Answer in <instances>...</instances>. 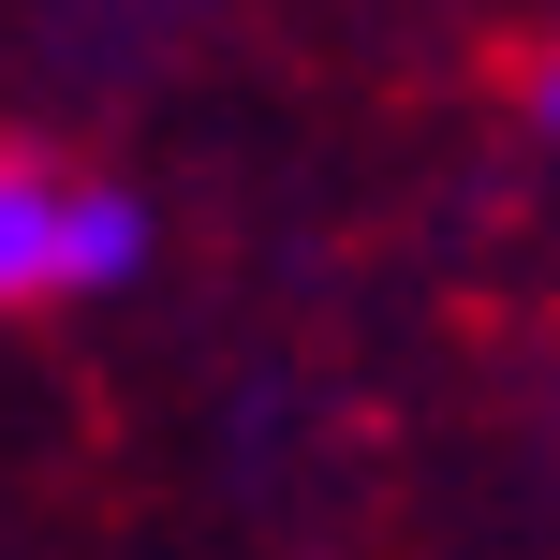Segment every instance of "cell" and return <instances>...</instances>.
Instances as JSON below:
<instances>
[{"mask_svg": "<svg viewBox=\"0 0 560 560\" xmlns=\"http://www.w3.org/2000/svg\"><path fill=\"white\" fill-rule=\"evenodd\" d=\"M487 89H502L516 118H546V133H560V30H532V45H502V59H487Z\"/></svg>", "mask_w": 560, "mask_h": 560, "instance_id": "2", "label": "cell"}, {"mask_svg": "<svg viewBox=\"0 0 560 560\" xmlns=\"http://www.w3.org/2000/svg\"><path fill=\"white\" fill-rule=\"evenodd\" d=\"M133 266V192L59 133H0V310H59Z\"/></svg>", "mask_w": 560, "mask_h": 560, "instance_id": "1", "label": "cell"}]
</instances>
